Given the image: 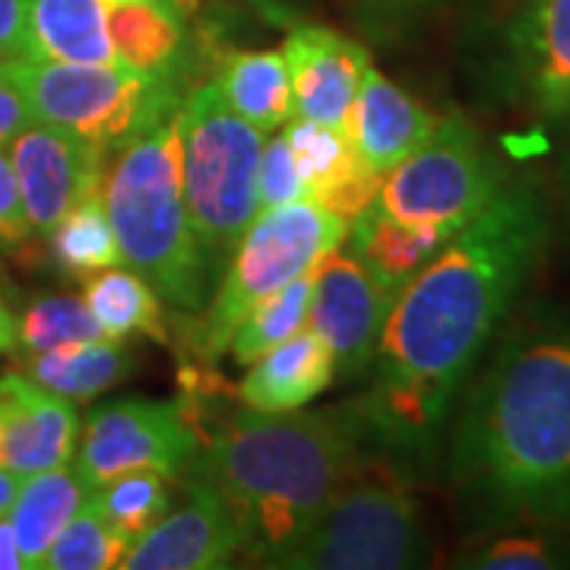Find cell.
Listing matches in <instances>:
<instances>
[{
    "label": "cell",
    "instance_id": "836d02e7",
    "mask_svg": "<svg viewBox=\"0 0 570 570\" xmlns=\"http://www.w3.org/2000/svg\"><path fill=\"white\" fill-rule=\"evenodd\" d=\"M29 7L32 0H0V63L32 58Z\"/></svg>",
    "mask_w": 570,
    "mask_h": 570
},
{
    "label": "cell",
    "instance_id": "5bb4252c",
    "mask_svg": "<svg viewBox=\"0 0 570 570\" xmlns=\"http://www.w3.org/2000/svg\"><path fill=\"white\" fill-rule=\"evenodd\" d=\"M187 482V504L168 510L142 530L127 551L124 570H219L245 554V532L223 498L200 479Z\"/></svg>",
    "mask_w": 570,
    "mask_h": 570
},
{
    "label": "cell",
    "instance_id": "484cf974",
    "mask_svg": "<svg viewBox=\"0 0 570 570\" xmlns=\"http://www.w3.org/2000/svg\"><path fill=\"white\" fill-rule=\"evenodd\" d=\"M472 549L460 554V568L482 570H554L570 568V520L517 523L485 530Z\"/></svg>",
    "mask_w": 570,
    "mask_h": 570
},
{
    "label": "cell",
    "instance_id": "b9f144b4",
    "mask_svg": "<svg viewBox=\"0 0 570 570\" xmlns=\"http://www.w3.org/2000/svg\"><path fill=\"white\" fill-rule=\"evenodd\" d=\"M396 3H412L415 7V3H431V0H396Z\"/></svg>",
    "mask_w": 570,
    "mask_h": 570
},
{
    "label": "cell",
    "instance_id": "8d00e7d4",
    "mask_svg": "<svg viewBox=\"0 0 570 570\" xmlns=\"http://www.w3.org/2000/svg\"><path fill=\"white\" fill-rule=\"evenodd\" d=\"M17 346H20V321L13 317L10 305L0 298V355L17 352Z\"/></svg>",
    "mask_w": 570,
    "mask_h": 570
},
{
    "label": "cell",
    "instance_id": "4fadbf2b",
    "mask_svg": "<svg viewBox=\"0 0 570 570\" xmlns=\"http://www.w3.org/2000/svg\"><path fill=\"white\" fill-rule=\"evenodd\" d=\"M396 292H390L358 257L333 250L314 273L307 326L333 352L336 374L355 377L371 367Z\"/></svg>",
    "mask_w": 570,
    "mask_h": 570
},
{
    "label": "cell",
    "instance_id": "f35d334b",
    "mask_svg": "<svg viewBox=\"0 0 570 570\" xmlns=\"http://www.w3.org/2000/svg\"><path fill=\"white\" fill-rule=\"evenodd\" d=\"M558 178H561V200H564V213H568V225H570V142H568V149H564L561 168H558Z\"/></svg>",
    "mask_w": 570,
    "mask_h": 570
},
{
    "label": "cell",
    "instance_id": "277c9868",
    "mask_svg": "<svg viewBox=\"0 0 570 570\" xmlns=\"http://www.w3.org/2000/svg\"><path fill=\"white\" fill-rule=\"evenodd\" d=\"M181 105H168L108 153L102 204L121 261L178 311H200L213 264L194 235L181 184Z\"/></svg>",
    "mask_w": 570,
    "mask_h": 570
},
{
    "label": "cell",
    "instance_id": "cb8c5ba5",
    "mask_svg": "<svg viewBox=\"0 0 570 570\" xmlns=\"http://www.w3.org/2000/svg\"><path fill=\"white\" fill-rule=\"evenodd\" d=\"M134 367H137L134 352L124 346L121 340L102 336V340L77 343L58 352L29 355L26 377H32L36 384L61 393L73 403H86L105 390L124 384Z\"/></svg>",
    "mask_w": 570,
    "mask_h": 570
},
{
    "label": "cell",
    "instance_id": "7402d4cb",
    "mask_svg": "<svg viewBox=\"0 0 570 570\" xmlns=\"http://www.w3.org/2000/svg\"><path fill=\"white\" fill-rule=\"evenodd\" d=\"M213 82L219 86L225 105L264 134H273L295 118L283 51H228Z\"/></svg>",
    "mask_w": 570,
    "mask_h": 570
},
{
    "label": "cell",
    "instance_id": "ffe728a7",
    "mask_svg": "<svg viewBox=\"0 0 570 570\" xmlns=\"http://www.w3.org/2000/svg\"><path fill=\"white\" fill-rule=\"evenodd\" d=\"M111 0H32V58L73 63H118L108 32Z\"/></svg>",
    "mask_w": 570,
    "mask_h": 570
},
{
    "label": "cell",
    "instance_id": "9c48e42d",
    "mask_svg": "<svg viewBox=\"0 0 570 570\" xmlns=\"http://www.w3.org/2000/svg\"><path fill=\"white\" fill-rule=\"evenodd\" d=\"M508 181L504 165L475 124L448 115L415 153L384 175L377 206L400 223L453 238Z\"/></svg>",
    "mask_w": 570,
    "mask_h": 570
},
{
    "label": "cell",
    "instance_id": "d4e9b609",
    "mask_svg": "<svg viewBox=\"0 0 570 570\" xmlns=\"http://www.w3.org/2000/svg\"><path fill=\"white\" fill-rule=\"evenodd\" d=\"M82 302L99 321L105 336L111 340H124L134 333H142L165 346L171 340L165 326L163 298L137 269L108 266L102 273L89 276V283L82 288Z\"/></svg>",
    "mask_w": 570,
    "mask_h": 570
},
{
    "label": "cell",
    "instance_id": "44dd1931",
    "mask_svg": "<svg viewBox=\"0 0 570 570\" xmlns=\"http://www.w3.org/2000/svg\"><path fill=\"white\" fill-rule=\"evenodd\" d=\"M89 489L73 466H58L26 475L7 513L26 568H45V554L63 523L77 513Z\"/></svg>",
    "mask_w": 570,
    "mask_h": 570
},
{
    "label": "cell",
    "instance_id": "d6a6232c",
    "mask_svg": "<svg viewBox=\"0 0 570 570\" xmlns=\"http://www.w3.org/2000/svg\"><path fill=\"white\" fill-rule=\"evenodd\" d=\"M29 232H32V225H29L26 206H22L13 159L0 146V242H22V238H29Z\"/></svg>",
    "mask_w": 570,
    "mask_h": 570
},
{
    "label": "cell",
    "instance_id": "30bf717a",
    "mask_svg": "<svg viewBox=\"0 0 570 570\" xmlns=\"http://www.w3.org/2000/svg\"><path fill=\"white\" fill-rule=\"evenodd\" d=\"M200 450V419L190 400H115L96 406L82 428L73 469L86 489L124 472L156 469L184 479Z\"/></svg>",
    "mask_w": 570,
    "mask_h": 570
},
{
    "label": "cell",
    "instance_id": "6da1fadb",
    "mask_svg": "<svg viewBox=\"0 0 570 570\" xmlns=\"http://www.w3.org/2000/svg\"><path fill=\"white\" fill-rule=\"evenodd\" d=\"M549 242L542 187L508 181L400 288L371 362V384L358 403H348L377 460L406 479L434 469L460 393Z\"/></svg>",
    "mask_w": 570,
    "mask_h": 570
},
{
    "label": "cell",
    "instance_id": "ba28073f",
    "mask_svg": "<svg viewBox=\"0 0 570 570\" xmlns=\"http://www.w3.org/2000/svg\"><path fill=\"white\" fill-rule=\"evenodd\" d=\"M0 70L20 89L36 121L80 134L105 153L175 105L171 77L142 73L127 63L17 58L0 63Z\"/></svg>",
    "mask_w": 570,
    "mask_h": 570
},
{
    "label": "cell",
    "instance_id": "1f68e13d",
    "mask_svg": "<svg viewBox=\"0 0 570 570\" xmlns=\"http://www.w3.org/2000/svg\"><path fill=\"white\" fill-rule=\"evenodd\" d=\"M295 200H311L305 178L295 165L292 146L279 130L273 140H264L261 163H257V209H273V206L295 204Z\"/></svg>",
    "mask_w": 570,
    "mask_h": 570
},
{
    "label": "cell",
    "instance_id": "8fae6325",
    "mask_svg": "<svg viewBox=\"0 0 570 570\" xmlns=\"http://www.w3.org/2000/svg\"><path fill=\"white\" fill-rule=\"evenodd\" d=\"M504 102L546 121L570 118V0H523L494 63Z\"/></svg>",
    "mask_w": 570,
    "mask_h": 570
},
{
    "label": "cell",
    "instance_id": "d590c367",
    "mask_svg": "<svg viewBox=\"0 0 570 570\" xmlns=\"http://www.w3.org/2000/svg\"><path fill=\"white\" fill-rule=\"evenodd\" d=\"M22 568H26V564H22L17 535H13L10 520L3 517V520H0V570H22Z\"/></svg>",
    "mask_w": 570,
    "mask_h": 570
},
{
    "label": "cell",
    "instance_id": "5b68a950",
    "mask_svg": "<svg viewBox=\"0 0 570 570\" xmlns=\"http://www.w3.org/2000/svg\"><path fill=\"white\" fill-rule=\"evenodd\" d=\"M348 223L314 200L273 206L254 216L228 264L216 292L197 311L190 343L209 365L228 352L238 324L285 283L314 273L333 250L346 245Z\"/></svg>",
    "mask_w": 570,
    "mask_h": 570
},
{
    "label": "cell",
    "instance_id": "7c38bea8",
    "mask_svg": "<svg viewBox=\"0 0 570 570\" xmlns=\"http://www.w3.org/2000/svg\"><path fill=\"white\" fill-rule=\"evenodd\" d=\"M10 159L29 225L41 235H51L73 206L102 194L108 153L55 124L32 121L20 130L10 140Z\"/></svg>",
    "mask_w": 570,
    "mask_h": 570
},
{
    "label": "cell",
    "instance_id": "f1b7e54d",
    "mask_svg": "<svg viewBox=\"0 0 570 570\" xmlns=\"http://www.w3.org/2000/svg\"><path fill=\"white\" fill-rule=\"evenodd\" d=\"M175 482H178L175 475H165L156 469H137V472H124L99 489H89V494L96 508L105 513V520L134 542L142 530H149L171 510Z\"/></svg>",
    "mask_w": 570,
    "mask_h": 570
},
{
    "label": "cell",
    "instance_id": "4dcf8cb0",
    "mask_svg": "<svg viewBox=\"0 0 570 570\" xmlns=\"http://www.w3.org/2000/svg\"><path fill=\"white\" fill-rule=\"evenodd\" d=\"M102 336V326L92 311L73 295H45L26 307L20 321V346L26 355H45Z\"/></svg>",
    "mask_w": 570,
    "mask_h": 570
},
{
    "label": "cell",
    "instance_id": "52a82bcc",
    "mask_svg": "<svg viewBox=\"0 0 570 570\" xmlns=\"http://www.w3.org/2000/svg\"><path fill=\"white\" fill-rule=\"evenodd\" d=\"M425 558L428 532L409 479L374 460L266 568L406 570L422 568Z\"/></svg>",
    "mask_w": 570,
    "mask_h": 570
},
{
    "label": "cell",
    "instance_id": "e0dca14e",
    "mask_svg": "<svg viewBox=\"0 0 570 570\" xmlns=\"http://www.w3.org/2000/svg\"><path fill=\"white\" fill-rule=\"evenodd\" d=\"M438 115L409 96L403 86L374 70H365L358 96L348 115V140L377 175H387L409 153H415L438 127Z\"/></svg>",
    "mask_w": 570,
    "mask_h": 570
},
{
    "label": "cell",
    "instance_id": "ac0fdd59",
    "mask_svg": "<svg viewBox=\"0 0 570 570\" xmlns=\"http://www.w3.org/2000/svg\"><path fill=\"white\" fill-rule=\"evenodd\" d=\"M333 381V352L311 326H305L250 362V371L238 384V400L254 412H292L317 400Z\"/></svg>",
    "mask_w": 570,
    "mask_h": 570
},
{
    "label": "cell",
    "instance_id": "7a4b0ae2",
    "mask_svg": "<svg viewBox=\"0 0 570 570\" xmlns=\"http://www.w3.org/2000/svg\"><path fill=\"white\" fill-rule=\"evenodd\" d=\"M460 396L448 482L469 523L570 520V311L517 321Z\"/></svg>",
    "mask_w": 570,
    "mask_h": 570
},
{
    "label": "cell",
    "instance_id": "4316f807",
    "mask_svg": "<svg viewBox=\"0 0 570 570\" xmlns=\"http://www.w3.org/2000/svg\"><path fill=\"white\" fill-rule=\"evenodd\" d=\"M314 273H305V276L285 283L273 295H266L261 305L250 307V314L238 324L232 343H228L235 365L257 362L264 352L285 343L298 330H305L307 314H311V298H314Z\"/></svg>",
    "mask_w": 570,
    "mask_h": 570
},
{
    "label": "cell",
    "instance_id": "e575fe53",
    "mask_svg": "<svg viewBox=\"0 0 570 570\" xmlns=\"http://www.w3.org/2000/svg\"><path fill=\"white\" fill-rule=\"evenodd\" d=\"M36 121L29 105L22 99V92L7 80V73L0 70V146L10 142L20 130H26L29 124Z\"/></svg>",
    "mask_w": 570,
    "mask_h": 570
},
{
    "label": "cell",
    "instance_id": "9a60e30c",
    "mask_svg": "<svg viewBox=\"0 0 570 570\" xmlns=\"http://www.w3.org/2000/svg\"><path fill=\"white\" fill-rule=\"evenodd\" d=\"M295 118L346 130L371 55L324 26H298L283 45Z\"/></svg>",
    "mask_w": 570,
    "mask_h": 570
},
{
    "label": "cell",
    "instance_id": "60d3db41",
    "mask_svg": "<svg viewBox=\"0 0 570 570\" xmlns=\"http://www.w3.org/2000/svg\"><path fill=\"white\" fill-rule=\"evenodd\" d=\"M7 412H10V406H7V396L0 393V444H3V431H7Z\"/></svg>",
    "mask_w": 570,
    "mask_h": 570
},
{
    "label": "cell",
    "instance_id": "8992f818",
    "mask_svg": "<svg viewBox=\"0 0 570 570\" xmlns=\"http://www.w3.org/2000/svg\"><path fill=\"white\" fill-rule=\"evenodd\" d=\"M178 134L187 216L216 269L261 213L257 163L266 134L225 105L216 82H204L181 99Z\"/></svg>",
    "mask_w": 570,
    "mask_h": 570
},
{
    "label": "cell",
    "instance_id": "3957f363",
    "mask_svg": "<svg viewBox=\"0 0 570 570\" xmlns=\"http://www.w3.org/2000/svg\"><path fill=\"white\" fill-rule=\"evenodd\" d=\"M377 456L355 409L235 412L200 450L184 479L223 498L245 532V554L269 564Z\"/></svg>",
    "mask_w": 570,
    "mask_h": 570
},
{
    "label": "cell",
    "instance_id": "ab89813d",
    "mask_svg": "<svg viewBox=\"0 0 570 570\" xmlns=\"http://www.w3.org/2000/svg\"><path fill=\"white\" fill-rule=\"evenodd\" d=\"M171 3H175V7H178L181 13H197L204 0H171Z\"/></svg>",
    "mask_w": 570,
    "mask_h": 570
},
{
    "label": "cell",
    "instance_id": "f546056e",
    "mask_svg": "<svg viewBox=\"0 0 570 570\" xmlns=\"http://www.w3.org/2000/svg\"><path fill=\"white\" fill-rule=\"evenodd\" d=\"M130 539L115 530L105 513L96 508L92 494H86L77 513L63 523L58 539L45 554L48 570H108L118 568Z\"/></svg>",
    "mask_w": 570,
    "mask_h": 570
},
{
    "label": "cell",
    "instance_id": "2e32d148",
    "mask_svg": "<svg viewBox=\"0 0 570 570\" xmlns=\"http://www.w3.org/2000/svg\"><path fill=\"white\" fill-rule=\"evenodd\" d=\"M0 393L10 406L0 466L17 472L20 479L45 469L70 466L80 441V415L73 400L41 387L26 374L0 377Z\"/></svg>",
    "mask_w": 570,
    "mask_h": 570
},
{
    "label": "cell",
    "instance_id": "d6986e66",
    "mask_svg": "<svg viewBox=\"0 0 570 570\" xmlns=\"http://www.w3.org/2000/svg\"><path fill=\"white\" fill-rule=\"evenodd\" d=\"M348 254L358 257L362 264L387 285L390 292L400 295V288L422 269V266L448 245L450 238L400 223L390 213H384L377 200L365 206L352 223H348Z\"/></svg>",
    "mask_w": 570,
    "mask_h": 570
},
{
    "label": "cell",
    "instance_id": "83f0119b",
    "mask_svg": "<svg viewBox=\"0 0 570 570\" xmlns=\"http://www.w3.org/2000/svg\"><path fill=\"white\" fill-rule=\"evenodd\" d=\"M55 261L73 276H96L108 266L121 264V250L102 197H89L73 206L61 223L51 228Z\"/></svg>",
    "mask_w": 570,
    "mask_h": 570
},
{
    "label": "cell",
    "instance_id": "603a6c76",
    "mask_svg": "<svg viewBox=\"0 0 570 570\" xmlns=\"http://www.w3.org/2000/svg\"><path fill=\"white\" fill-rule=\"evenodd\" d=\"M115 61L142 73L171 77L184 51V13L171 0H111L108 17Z\"/></svg>",
    "mask_w": 570,
    "mask_h": 570
},
{
    "label": "cell",
    "instance_id": "74e56055",
    "mask_svg": "<svg viewBox=\"0 0 570 570\" xmlns=\"http://www.w3.org/2000/svg\"><path fill=\"white\" fill-rule=\"evenodd\" d=\"M20 482L22 479L17 472L0 466V520L10 513V508H13V498H17V491H20Z\"/></svg>",
    "mask_w": 570,
    "mask_h": 570
}]
</instances>
